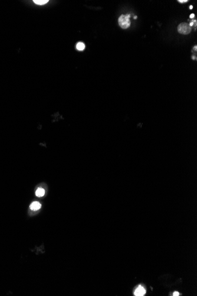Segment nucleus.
<instances>
[{"label":"nucleus","instance_id":"obj_5","mask_svg":"<svg viewBox=\"0 0 197 296\" xmlns=\"http://www.w3.org/2000/svg\"><path fill=\"white\" fill-rule=\"evenodd\" d=\"M45 194V191L42 188H39L36 192V195L37 197H42Z\"/></svg>","mask_w":197,"mask_h":296},{"label":"nucleus","instance_id":"obj_12","mask_svg":"<svg viewBox=\"0 0 197 296\" xmlns=\"http://www.w3.org/2000/svg\"><path fill=\"white\" fill-rule=\"evenodd\" d=\"M134 18H135V19H136V18H137V17L135 16V17H134Z\"/></svg>","mask_w":197,"mask_h":296},{"label":"nucleus","instance_id":"obj_8","mask_svg":"<svg viewBox=\"0 0 197 296\" xmlns=\"http://www.w3.org/2000/svg\"><path fill=\"white\" fill-rule=\"evenodd\" d=\"M178 2H180V3H184V2H188V0H179Z\"/></svg>","mask_w":197,"mask_h":296},{"label":"nucleus","instance_id":"obj_3","mask_svg":"<svg viewBox=\"0 0 197 296\" xmlns=\"http://www.w3.org/2000/svg\"><path fill=\"white\" fill-rule=\"evenodd\" d=\"M146 294V290L142 285H139L136 288L134 292V294L136 296H143Z\"/></svg>","mask_w":197,"mask_h":296},{"label":"nucleus","instance_id":"obj_4","mask_svg":"<svg viewBox=\"0 0 197 296\" xmlns=\"http://www.w3.org/2000/svg\"><path fill=\"white\" fill-rule=\"evenodd\" d=\"M41 207V205L39 202H33L30 206V208L32 210H37L40 209Z\"/></svg>","mask_w":197,"mask_h":296},{"label":"nucleus","instance_id":"obj_7","mask_svg":"<svg viewBox=\"0 0 197 296\" xmlns=\"http://www.w3.org/2000/svg\"><path fill=\"white\" fill-rule=\"evenodd\" d=\"M33 2L38 5H44L47 3L49 1L48 0H34Z\"/></svg>","mask_w":197,"mask_h":296},{"label":"nucleus","instance_id":"obj_2","mask_svg":"<svg viewBox=\"0 0 197 296\" xmlns=\"http://www.w3.org/2000/svg\"><path fill=\"white\" fill-rule=\"evenodd\" d=\"M178 31L182 34H188L191 31V27L186 22H182L178 27Z\"/></svg>","mask_w":197,"mask_h":296},{"label":"nucleus","instance_id":"obj_6","mask_svg":"<svg viewBox=\"0 0 197 296\" xmlns=\"http://www.w3.org/2000/svg\"><path fill=\"white\" fill-rule=\"evenodd\" d=\"M76 48L78 50H83L85 48V45L83 43L79 42L76 45Z\"/></svg>","mask_w":197,"mask_h":296},{"label":"nucleus","instance_id":"obj_9","mask_svg":"<svg viewBox=\"0 0 197 296\" xmlns=\"http://www.w3.org/2000/svg\"><path fill=\"white\" fill-rule=\"evenodd\" d=\"M173 295H174V296H178V295H179V293L178 292H175L173 293Z\"/></svg>","mask_w":197,"mask_h":296},{"label":"nucleus","instance_id":"obj_1","mask_svg":"<svg viewBox=\"0 0 197 296\" xmlns=\"http://www.w3.org/2000/svg\"><path fill=\"white\" fill-rule=\"evenodd\" d=\"M130 15L126 14V15H122L120 16L118 20L119 24L121 28L123 29H127L128 28L130 27Z\"/></svg>","mask_w":197,"mask_h":296},{"label":"nucleus","instance_id":"obj_10","mask_svg":"<svg viewBox=\"0 0 197 296\" xmlns=\"http://www.w3.org/2000/svg\"><path fill=\"white\" fill-rule=\"evenodd\" d=\"M194 17H195V15H194V14H192L190 15V18H194Z\"/></svg>","mask_w":197,"mask_h":296},{"label":"nucleus","instance_id":"obj_11","mask_svg":"<svg viewBox=\"0 0 197 296\" xmlns=\"http://www.w3.org/2000/svg\"><path fill=\"white\" fill-rule=\"evenodd\" d=\"M193 6H190V7H189V9H190V10H192V9H193Z\"/></svg>","mask_w":197,"mask_h":296}]
</instances>
